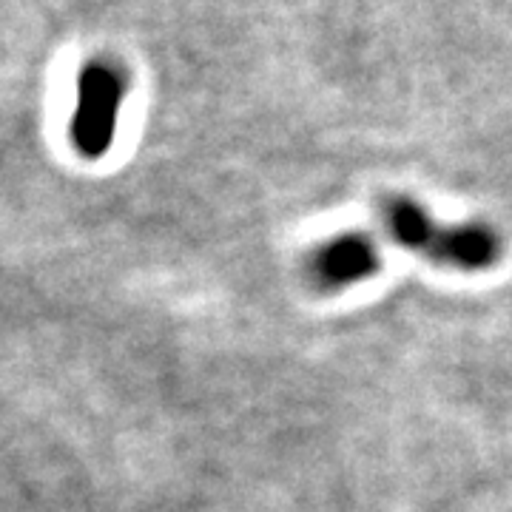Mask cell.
I'll list each match as a JSON object with an SVG mask.
<instances>
[{
  "label": "cell",
  "mask_w": 512,
  "mask_h": 512,
  "mask_svg": "<svg viewBox=\"0 0 512 512\" xmlns=\"http://www.w3.org/2000/svg\"><path fill=\"white\" fill-rule=\"evenodd\" d=\"M379 268H382V256L376 242L359 231L336 234L328 242L316 245L305 262V274L319 291L350 288L379 274Z\"/></svg>",
  "instance_id": "cell-2"
},
{
  "label": "cell",
  "mask_w": 512,
  "mask_h": 512,
  "mask_svg": "<svg viewBox=\"0 0 512 512\" xmlns=\"http://www.w3.org/2000/svg\"><path fill=\"white\" fill-rule=\"evenodd\" d=\"M117 83L111 74L92 72L83 80L80 92V111L74 117V146L83 157H103L114 137V120H117Z\"/></svg>",
  "instance_id": "cell-3"
},
{
  "label": "cell",
  "mask_w": 512,
  "mask_h": 512,
  "mask_svg": "<svg viewBox=\"0 0 512 512\" xmlns=\"http://www.w3.org/2000/svg\"><path fill=\"white\" fill-rule=\"evenodd\" d=\"M384 228L402 248L421 256H430L441 265H453L458 271H484L495 265L501 242L493 228L470 225H441L419 202L410 197H390L382 205Z\"/></svg>",
  "instance_id": "cell-1"
}]
</instances>
